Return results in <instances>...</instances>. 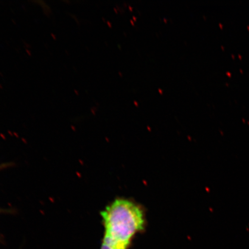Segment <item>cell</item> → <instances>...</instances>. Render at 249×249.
Masks as SVG:
<instances>
[{
  "label": "cell",
  "mask_w": 249,
  "mask_h": 249,
  "mask_svg": "<svg viewBox=\"0 0 249 249\" xmlns=\"http://www.w3.org/2000/svg\"><path fill=\"white\" fill-rule=\"evenodd\" d=\"M105 233L103 243L127 249L134 235L144 227L142 211L132 202L118 199L102 212Z\"/></svg>",
  "instance_id": "obj_1"
},
{
  "label": "cell",
  "mask_w": 249,
  "mask_h": 249,
  "mask_svg": "<svg viewBox=\"0 0 249 249\" xmlns=\"http://www.w3.org/2000/svg\"><path fill=\"white\" fill-rule=\"evenodd\" d=\"M14 210H9V209H2V208H0V214L1 213H14ZM1 241V236H0V242Z\"/></svg>",
  "instance_id": "obj_2"
},
{
  "label": "cell",
  "mask_w": 249,
  "mask_h": 249,
  "mask_svg": "<svg viewBox=\"0 0 249 249\" xmlns=\"http://www.w3.org/2000/svg\"><path fill=\"white\" fill-rule=\"evenodd\" d=\"M100 249H116L113 247H110V245L104 244V243H102L101 248Z\"/></svg>",
  "instance_id": "obj_3"
},
{
  "label": "cell",
  "mask_w": 249,
  "mask_h": 249,
  "mask_svg": "<svg viewBox=\"0 0 249 249\" xmlns=\"http://www.w3.org/2000/svg\"><path fill=\"white\" fill-rule=\"evenodd\" d=\"M11 163H2L0 164V170H4L6 168L10 167Z\"/></svg>",
  "instance_id": "obj_4"
}]
</instances>
